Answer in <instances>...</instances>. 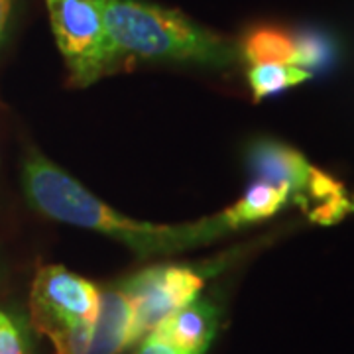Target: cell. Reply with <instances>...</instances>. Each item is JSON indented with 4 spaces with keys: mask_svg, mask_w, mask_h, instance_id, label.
<instances>
[{
    "mask_svg": "<svg viewBox=\"0 0 354 354\" xmlns=\"http://www.w3.org/2000/svg\"><path fill=\"white\" fill-rule=\"evenodd\" d=\"M26 201L39 215L57 223L87 228L111 236L138 256H167L205 246L230 232L223 213L185 225H153L109 207L75 177L65 174L38 150L26 153L22 164Z\"/></svg>",
    "mask_w": 354,
    "mask_h": 354,
    "instance_id": "obj_1",
    "label": "cell"
},
{
    "mask_svg": "<svg viewBox=\"0 0 354 354\" xmlns=\"http://www.w3.org/2000/svg\"><path fill=\"white\" fill-rule=\"evenodd\" d=\"M101 8L116 62L140 57L223 69L241 57L230 39L177 10L142 0H101Z\"/></svg>",
    "mask_w": 354,
    "mask_h": 354,
    "instance_id": "obj_2",
    "label": "cell"
},
{
    "mask_svg": "<svg viewBox=\"0 0 354 354\" xmlns=\"http://www.w3.org/2000/svg\"><path fill=\"white\" fill-rule=\"evenodd\" d=\"M246 165L256 181L290 191V203L299 205L311 223L330 227L351 213V197L341 181L279 140H254L246 152Z\"/></svg>",
    "mask_w": 354,
    "mask_h": 354,
    "instance_id": "obj_3",
    "label": "cell"
},
{
    "mask_svg": "<svg viewBox=\"0 0 354 354\" xmlns=\"http://www.w3.org/2000/svg\"><path fill=\"white\" fill-rule=\"evenodd\" d=\"M99 305L101 291L95 283L64 266L39 268L32 283V323L53 342L55 351H59L73 333L95 325Z\"/></svg>",
    "mask_w": 354,
    "mask_h": 354,
    "instance_id": "obj_4",
    "label": "cell"
},
{
    "mask_svg": "<svg viewBox=\"0 0 354 354\" xmlns=\"http://www.w3.org/2000/svg\"><path fill=\"white\" fill-rule=\"evenodd\" d=\"M57 48L71 81L88 87L114 67L101 0H46Z\"/></svg>",
    "mask_w": 354,
    "mask_h": 354,
    "instance_id": "obj_5",
    "label": "cell"
},
{
    "mask_svg": "<svg viewBox=\"0 0 354 354\" xmlns=\"http://www.w3.org/2000/svg\"><path fill=\"white\" fill-rule=\"evenodd\" d=\"M205 286V274L195 268L158 264L144 268L120 283L132 304V344L148 337L165 319L195 301Z\"/></svg>",
    "mask_w": 354,
    "mask_h": 354,
    "instance_id": "obj_6",
    "label": "cell"
},
{
    "mask_svg": "<svg viewBox=\"0 0 354 354\" xmlns=\"http://www.w3.org/2000/svg\"><path fill=\"white\" fill-rule=\"evenodd\" d=\"M218 329V309L211 301L195 299L181 307L152 333L185 354H205Z\"/></svg>",
    "mask_w": 354,
    "mask_h": 354,
    "instance_id": "obj_7",
    "label": "cell"
},
{
    "mask_svg": "<svg viewBox=\"0 0 354 354\" xmlns=\"http://www.w3.org/2000/svg\"><path fill=\"white\" fill-rule=\"evenodd\" d=\"M132 346V304L120 286L101 293L99 315L83 354H120Z\"/></svg>",
    "mask_w": 354,
    "mask_h": 354,
    "instance_id": "obj_8",
    "label": "cell"
},
{
    "mask_svg": "<svg viewBox=\"0 0 354 354\" xmlns=\"http://www.w3.org/2000/svg\"><path fill=\"white\" fill-rule=\"evenodd\" d=\"M241 57L248 65L288 64L295 65L297 41L288 28L274 24L254 26L239 46Z\"/></svg>",
    "mask_w": 354,
    "mask_h": 354,
    "instance_id": "obj_9",
    "label": "cell"
},
{
    "mask_svg": "<svg viewBox=\"0 0 354 354\" xmlns=\"http://www.w3.org/2000/svg\"><path fill=\"white\" fill-rule=\"evenodd\" d=\"M290 203V191L266 181H254L239 201L223 211L230 232L266 221Z\"/></svg>",
    "mask_w": 354,
    "mask_h": 354,
    "instance_id": "obj_10",
    "label": "cell"
},
{
    "mask_svg": "<svg viewBox=\"0 0 354 354\" xmlns=\"http://www.w3.org/2000/svg\"><path fill=\"white\" fill-rule=\"evenodd\" d=\"M313 73L305 71L297 65L262 64L248 67V85L254 101H264L266 97L279 95L288 88L297 87L309 81Z\"/></svg>",
    "mask_w": 354,
    "mask_h": 354,
    "instance_id": "obj_11",
    "label": "cell"
},
{
    "mask_svg": "<svg viewBox=\"0 0 354 354\" xmlns=\"http://www.w3.org/2000/svg\"><path fill=\"white\" fill-rule=\"evenodd\" d=\"M295 41H297L295 65L309 71V73H313V75L317 71H323V69L330 67L335 57H337L335 39L327 36L325 32L305 30V32L295 34Z\"/></svg>",
    "mask_w": 354,
    "mask_h": 354,
    "instance_id": "obj_12",
    "label": "cell"
},
{
    "mask_svg": "<svg viewBox=\"0 0 354 354\" xmlns=\"http://www.w3.org/2000/svg\"><path fill=\"white\" fill-rule=\"evenodd\" d=\"M0 354H28L24 335L10 319L0 325Z\"/></svg>",
    "mask_w": 354,
    "mask_h": 354,
    "instance_id": "obj_13",
    "label": "cell"
},
{
    "mask_svg": "<svg viewBox=\"0 0 354 354\" xmlns=\"http://www.w3.org/2000/svg\"><path fill=\"white\" fill-rule=\"evenodd\" d=\"M136 354H185L181 353L179 348L171 346L169 342L162 341L160 337H156L153 333H150L148 337L142 339V344H140L138 353Z\"/></svg>",
    "mask_w": 354,
    "mask_h": 354,
    "instance_id": "obj_14",
    "label": "cell"
},
{
    "mask_svg": "<svg viewBox=\"0 0 354 354\" xmlns=\"http://www.w3.org/2000/svg\"><path fill=\"white\" fill-rule=\"evenodd\" d=\"M12 12L14 0H0V48L6 39V34H8V28L12 22Z\"/></svg>",
    "mask_w": 354,
    "mask_h": 354,
    "instance_id": "obj_15",
    "label": "cell"
},
{
    "mask_svg": "<svg viewBox=\"0 0 354 354\" xmlns=\"http://www.w3.org/2000/svg\"><path fill=\"white\" fill-rule=\"evenodd\" d=\"M6 321H8V317L4 315V313H0V325H2V323H6Z\"/></svg>",
    "mask_w": 354,
    "mask_h": 354,
    "instance_id": "obj_16",
    "label": "cell"
},
{
    "mask_svg": "<svg viewBox=\"0 0 354 354\" xmlns=\"http://www.w3.org/2000/svg\"><path fill=\"white\" fill-rule=\"evenodd\" d=\"M351 213H354V197L351 199Z\"/></svg>",
    "mask_w": 354,
    "mask_h": 354,
    "instance_id": "obj_17",
    "label": "cell"
}]
</instances>
